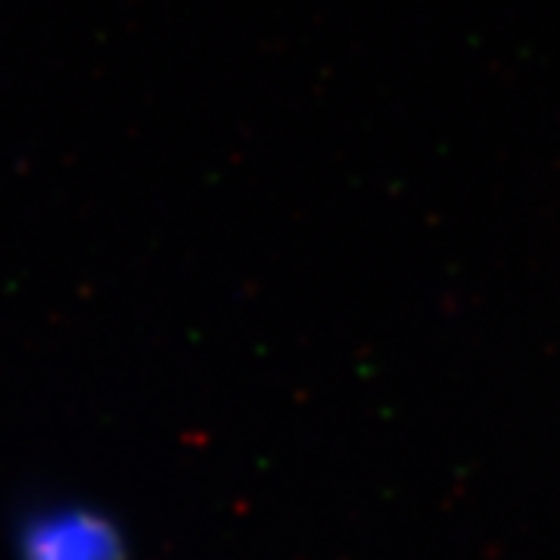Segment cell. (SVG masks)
<instances>
[{"label":"cell","instance_id":"6da1fadb","mask_svg":"<svg viewBox=\"0 0 560 560\" xmlns=\"http://www.w3.org/2000/svg\"><path fill=\"white\" fill-rule=\"evenodd\" d=\"M25 560H125L113 523L88 511H54L28 523L22 536Z\"/></svg>","mask_w":560,"mask_h":560}]
</instances>
